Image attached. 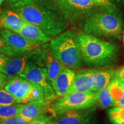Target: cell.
<instances>
[{
  "instance_id": "cell-1",
  "label": "cell",
  "mask_w": 124,
  "mask_h": 124,
  "mask_svg": "<svg viewBox=\"0 0 124 124\" xmlns=\"http://www.w3.org/2000/svg\"><path fill=\"white\" fill-rule=\"evenodd\" d=\"M12 9L24 22L38 26L52 38L64 32L68 27L67 21L52 0H35L27 5Z\"/></svg>"
},
{
  "instance_id": "cell-2",
  "label": "cell",
  "mask_w": 124,
  "mask_h": 124,
  "mask_svg": "<svg viewBox=\"0 0 124 124\" xmlns=\"http://www.w3.org/2000/svg\"><path fill=\"white\" fill-rule=\"evenodd\" d=\"M122 14L117 7L100 5L83 19L84 33L95 37L120 38L123 30Z\"/></svg>"
},
{
  "instance_id": "cell-3",
  "label": "cell",
  "mask_w": 124,
  "mask_h": 124,
  "mask_svg": "<svg viewBox=\"0 0 124 124\" xmlns=\"http://www.w3.org/2000/svg\"><path fill=\"white\" fill-rule=\"evenodd\" d=\"M83 64L90 68H109L118 62L120 47L82 32L77 35Z\"/></svg>"
},
{
  "instance_id": "cell-4",
  "label": "cell",
  "mask_w": 124,
  "mask_h": 124,
  "mask_svg": "<svg viewBox=\"0 0 124 124\" xmlns=\"http://www.w3.org/2000/svg\"><path fill=\"white\" fill-rule=\"evenodd\" d=\"M49 46L56 59L71 69H80L83 65L77 35L67 29L54 37Z\"/></svg>"
},
{
  "instance_id": "cell-5",
  "label": "cell",
  "mask_w": 124,
  "mask_h": 124,
  "mask_svg": "<svg viewBox=\"0 0 124 124\" xmlns=\"http://www.w3.org/2000/svg\"><path fill=\"white\" fill-rule=\"evenodd\" d=\"M51 102L49 112L54 117L69 110L95 107L97 105V92L70 93L57 97Z\"/></svg>"
},
{
  "instance_id": "cell-6",
  "label": "cell",
  "mask_w": 124,
  "mask_h": 124,
  "mask_svg": "<svg viewBox=\"0 0 124 124\" xmlns=\"http://www.w3.org/2000/svg\"><path fill=\"white\" fill-rule=\"evenodd\" d=\"M68 23L75 25L97 5L93 0H52Z\"/></svg>"
},
{
  "instance_id": "cell-7",
  "label": "cell",
  "mask_w": 124,
  "mask_h": 124,
  "mask_svg": "<svg viewBox=\"0 0 124 124\" xmlns=\"http://www.w3.org/2000/svg\"><path fill=\"white\" fill-rule=\"evenodd\" d=\"M18 75L41 86L44 90L46 100L49 103L56 98L45 68L38 66L33 62H31Z\"/></svg>"
},
{
  "instance_id": "cell-8",
  "label": "cell",
  "mask_w": 124,
  "mask_h": 124,
  "mask_svg": "<svg viewBox=\"0 0 124 124\" xmlns=\"http://www.w3.org/2000/svg\"><path fill=\"white\" fill-rule=\"evenodd\" d=\"M33 61L38 66L46 70L48 77L52 85L59 72L66 67L55 58L49 43L41 46L36 51L33 56Z\"/></svg>"
},
{
  "instance_id": "cell-9",
  "label": "cell",
  "mask_w": 124,
  "mask_h": 124,
  "mask_svg": "<svg viewBox=\"0 0 124 124\" xmlns=\"http://www.w3.org/2000/svg\"><path fill=\"white\" fill-rule=\"evenodd\" d=\"M0 35L4 39L9 47L17 55L36 51L41 46L32 44L19 34L8 29H0Z\"/></svg>"
},
{
  "instance_id": "cell-10",
  "label": "cell",
  "mask_w": 124,
  "mask_h": 124,
  "mask_svg": "<svg viewBox=\"0 0 124 124\" xmlns=\"http://www.w3.org/2000/svg\"><path fill=\"white\" fill-rule=\"evenodd\" d=\"M37 50L10 56L2 72L10 77L18 75L29 62H33V55Z\"/></svg>"
},
{
  "instance_id": "cell-11",
  "label": "cell",
  "mask_w": 124,
  "mask_h": 124,
  "mask_svg": "<svg viewBox=\"0 0 124 124\" xmlns=\"http://www.w3.org/2000/svg\"><path fill=\"white\" fill-rule=\"evenodd\" d=\"M18 34L29 42L39 46L49 42L52 39V37L44 33L38 26L26 22L24 23Z\"/></svg>"
},
{
  "instance_id": "cell-12",
  "label": "cell",
  "mask_w": 124,
  "mask_h": 124,
  "mask_svg": "<svg viewBox=\"0 0 124 124\" xmlns=\"http://www.w3.org/2000/svg\"><path fill=\"white\" fill-rule=\"evenodd\" d=\"M95 107L69 110L54 116V120L56 124H80L86 118L95 113Z\"/></svg>"
},
{
  "instance_id": "cell-13",
  "label": "cell",
  "mask_w": 124,
  "mask_h": 124,
  "mask_svg": "<svg viewBox=\"0 0 124 124\" xmlns=\"http://www.w3.org/2000/svg\"><path fill=\"white\" fill-rule=\"evenodd\" d=\"M75 75V71L67 67L60 71L52 85L56 97L66 95L67 93L73 83Z\"/></svg>"
},
{
  "instance_id": "cell-14",
  "label": "cell",
  "mask_w": 124,
  "mask_h": 124,
  "mask_svg": "<svg viewBox=\"0 0 124 124\" xmlns=\"http://www.w3.org/2000/svg\"><path fill=\"white\" fill-rule=\"evenodd\" d=\"M49 112V103L44 102H29L23 104L19 110L18 116L28 122L38 116Z\"/></svg>"
},
{
  "instance_id": "cell-15",
  "label": "cell",
  "mask_w": 124,
  "mask_h": 124,
  "mask_svg": "<svg viewBox=\"0 0 124 124\" xmlns=\"http://www.w3.org/2000/svg\"><path fill=\"white\" fill-rule=\"evenodd\" d=\"M93 85V70H80L75 72L73 83L66 94L92 91Z\"/></svg>"
},
{
  "instance_id": "cell-16",
  "label": "cell",
  "mask_w": 124,
  "mask_h": 124,
  "mask_svg": "<svg viewBox=\"0 0 124 124\" xmlns=\"http://www.w3.org/2000/svg\"><path fill=\"white\" fill-rule=\"evenodd\" d=\"M24 23L20 15L12 8L5 9L1 13L0 26L11 32L18 34Z\"/></svg>"
},
{
  "instance_id": "cell-17",
  "label": "cell",
  "mask_w": 124,
  "mask_h": 124,
  "mask_svg": "<svg viewBox=\"0 0 124 124\" xmlns=\"http://www.w3.org/2000/svg\"><path fill=\"white\" fill-rule=\"evenodd\" d=\"M117 70L113 68L93 70V85L91 91L97 92L106 87L113 79Z\"/></svg>"
},
{
  "instance_id": "cell-18",
  "label": "cell",
  "mask_w": 124,
  "mask_h": 124,
  "mask_svg": "<svg viewBox=\"0 0 124 124\" xmlns=\"http://www.w3.org/2000/svg\"><path fill=\"white\" fill-rule=\"evenodd\" d=\"M114 107L124 105V85L116 77L108 86Z\"/></svg>"
},
{
  "instance_id": "cell-19",
  "label": "cell",
  "mask_w": 124,
  "mask_h": 124,
  "mask_svg": "<svg viewBox=\"0 0 124 124\" xmlns=\"http://www.w3.org/2000/svg\"><path fill=\"white\" fill-rule=\"evenodd\" d=\"M33 83L25 79L17 91L14 95V98L17 103H27V98L32 89Z\"/></svg>"
},
{
  "instance_id": "cell-20",
  "label": "cell",
  "mask_w": 124,
  "mask_h": 124,
  "mask_svg": "<svg viewBox=\"0 0 124 124\" xmlns=\"http://www.w3.org/2000/svg\"><path fill=\"white\" fill-rule=\"evenodd\" d=\"M97 105H98L102 109H105L110 107H114L113 102L108 92V86L97 91Z\"/></svg>"
},
{
  "instance_id": "cell-21",
  "label": "cell",
  "mask_w": 124,
  "mask_h": 124,
  "mask_svg": "<svg viewBox=\"0 0 124 124\" xmlns=\"http://www.w3.org/2000/svg\"><path fill=\"white\" fill-rule=\"evenodd\" d=\"M108 115L110 122L113 124H124V105L108 109Z\"/></svg>"
},
{
  "instance_id": "cell-22",
  "label": "cell",
  "mask_w": 124,
  "mask_h": 124,
  "mask_svg": "<svg viewBox=\"0 0 124 124\" xmlns=\"http://www.w3.org/2000/svg\"><path fill=\"white\" fill-rule=\"evenodd\" d=\"M23 104L16 103L11 105L0 106V120L18 116L20 108Z\"/></svg>"
},
{
  "instance_id": "cell-23",
  "label": "cell",
  "mask_w": 124,
  "mask_h": 124,
  "mask_svg": "<svg viewBox=\"0 0 124 124\" xmlns=\"http://www.w3.org/2000/svg\"><path fill=\"white\" fill-rule=\"evenodd\" d=\"M46 101L45 98L44 90L39 85L33 83L32 89L27 98V103L29 102Z\"/></svg>"
},
{
  "instance_id": "cell-24",
  "label": "cell",
  "mask_w": 124,
  "mask_h": 124,
  "mask_svg": "<svg viewBox=\"0 0 124 124\" xmlns=\"http://www.w3.org/2000/svg\"><path fill=\"white\" fill-rule=\"evenodd\" d=\"M25 79L19 75H16L10 78L4 89L12 95H14L17 91Z\"/></svg>"
},
{
  "instance_id": "cell-25",
  "label": "cell",
  "mask_w": 124,
  "mask_h": 124,
  "mask_svg": "<svg viewBox=\"0 0 124 124\" xmlns=\"http://www.w3.org/2000/svg\"><path fill=\"white\" fill-rule=\"evenodd\" d=\"M27 124H56L52 114L44 113L38 116Z\"/></svg>"
},
{
  "instance_id": "cell-26",
  "label": "cell",
  "mask_w": 124,
  "mask_h": 124,
  "mask_svg": "<svg viewBox=\"0 0 124 124\" xmlns=\"http://www.w3.org/2000/svg\"><path fill=\"white\" fill-rule=\"evenodd\" d=\"M17 103L14 96L3 88L0 87V106L11 105Z\"/></svg>"
},
{
  "instance_id": "cell-27",
  "label": "cell",
  "mask_w": 124,
  "mask_h": 124,
  "mask_svg": "<svg viewBox=\"0 0 124 124\" xmlns=\"http://www.w3.org/2000/svg\"><path fill=\"white\" fill-rule=\"evenodd\" d=\"M0 54H4L9 57L18 55L9 47L7 43H6L5 40L1 36V35H0Z\"/></svg>"
},
{
  "instance_id": "cell-28",
  "label": "cell",
  "mask_w": 124,
  "mask_h": 124,
  "mask_svg": "<svg viewBox=\"0 0 124 124\" xmlns=\"http://www.w3.org/2000/svg\"><path fill=\"white\" fill-rule=\"evenodd\" d=\"M28 122L18 116L0 120V124H27Z\"/></svg>"
},
{
  "instance_id": "cell-29",
  "label": "cell",
  "mask_w": 124,
  "mask_h": 124,
  "mask_svg": "<svg viewBox=\"0 0 124 124\" xmlns=\"http://www.w3.org/2000/svg\"><path fill=\"white\" fill-rule=\"evenodd\" d=\"M35 1V0H7L9 6L11 8L24 7L33 2Z\"/></svg>"
},
{
  "instance_id": "cell-30",
  "label": "cell",
  "mask_w": 124,
  "mask_h": 124,
  "mask_svg": "<svg viewBox=\"0 0 124 124\" xmlns=\"http://www.w3.org/2000/svg\"><path fill=\"white\" fill-rule=\"evenodd\" d=\"M97 5H111L118 7V5L124 4V0H93Z\"/></svg>"
},
{
  "instance_id": "cell-31",
  "label": "cell",
  "mask_w": 124,
  "mask_h": 124,
  "mask_svg": "<svg viewBox=\"0 0 124 124\" xmlns=\"http://www.w3.org/2000/svg\"><path fill=\"white\" fill-rule=\"evenodd\" d=\"M80 124H98V118L95 113L86 118Z\"/></svg>"
},
{
  "instance_id": "cell-32",
  "label": "cell",
  "mask_w": 124,
  "mask_h": 124,
  "mask_svg": "<svg viewBox=\"0 0 124 124\" xmlns=\"http://www.w3.org/2000/svg\"><path fill=\"white\" fill-rule=\"evenodd\" d=\"M10 57L4 54H0V72H2L5 66L7 64Z\"/></svg>"
},
{
  "instance_id": "cell-33",
  "label": "cell",
  "mask_w": 124,
  "mask_h": 124,
  "mask_svg": "<svg viewBox=\"0 0 124 124\" xmlns=\"http://www.w3.org/2000/svg\"><path fill=\"white\" fill-rule=\"evenodd\" d=\"M10 78V77H9L2 72H0V87L4 88Z\"/></svg>"
},
{
  "instance_id": "cell-34",
  "label": "cell",
  "mask_w": 124,
  "mask_h": 124,
  "mask_svg": "<svg viewBox=\"0 0 124 124\" xmlns=\"http://www.w3.org/2000/svg\"><path fill=\"white\" fill-rule=\"evenodd\" d=\"M116 77L122 82V84L124 85V66L122 67L120 69L117 70Z\"/></svg>"
},
{
  "instance_id": "cell-35",
  "label": "cell",
  "mask_w": 124,
  "mask_h": 124,
  "mask_svg": "<svg viewBox=\"0 0 124 124\" xmlns=\"http://www.w3.org/2000/svg\"><path fill=\"white\" fill-rule=\"evenodd\" d=\"M5 0H0V6L1 5V4H2V3L4 2Z\"/></svg>"
},
{
  "instance_id": "cell-36",
  "label": "cell",
  "mask_w": 124,
  "mask_h": 124,
  "mask_svg": "<svg viewBox=\"0 0 124 124\" xmlns=\"http://www.w3.org/2000/svg\"><path fill=\"white\" fill-rule=\"evenodd\" d=\"M105 124H113L111 123V122H106V123H105Z\"/></svg>"
},
{
  "instance_id": "cell-37",
  "label": "cell",
  "mask_w": 124,
  "mask_h": 124,
  "mask_svg": "<svg viewBox=\"0 0 124 124\" xmlns=\"http://www.w3.org/2000/svg\"><path fill=\"white\" fill-rule=\"evenodd\" d=\"M1 13H2V12H1V9H0V19H1Z\"/></svg>"
},
{
  "instance_id": "cell-38",
  "label": "cell",
  "mask_w": 124,
  "mask_h": 124,
  "mask_svg": "<svg viewBox=\"0 0 124 124\" xmlns=\"http://www.w3.org/2000/svg\"><path fill=\"white\" fill-rule=\"evenodd\" d=\"M123 44H124V38H123Z\"/></svg>"
},
{
  "instance_id": "cell-39",
  "label": "cell",
  "mask_w": 124,
  "mask_h": 124,
  "mask_svg": "<svg viewBox=\"0 0 124 124\" xmlns=\"http://www.w3.org/2000/svg\"></svg>"
}]
</instances>
